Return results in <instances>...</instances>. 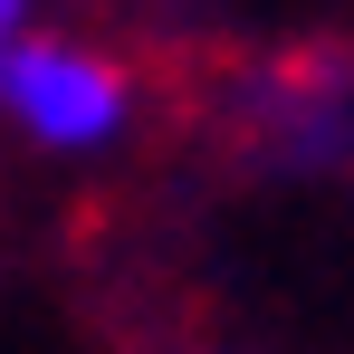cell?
Masks as SVG:
<instances>
[{"mask_svg": "<svg viewBox=\"0 0 354 354\" xmlns=\"http://www.w3.org/2000/svg\"><path fill=\"white\" fill-rule=\"evenodd\" d=\"M0 39H29V0H0Z\"/></svg>", "mask_w": 354, "mask_h": 354, "instance_id": "2", "label": "cell"}, {"mask_svg": "<svg viewBox=\"0 0 354 354\" xmlns=\"http://www.w3.org/2000/svg\"><path fill=\"white\" fill-rule=\"evenodd\" d=\"M0 115L39 153H106L134 115V86L115 58H96L77 39H19L0 67Z\"/></svg>", "mask_w": 354, "mask_h": 354, "instance_id": "1", "label": "cell"}, {"mask_svg": "<svg viewBox=\"0 0 354 354\" xmlns=\"http://www.w3.org/2000/svg\"><path fill=\"white\" fill-rule=\"evenodd\" d=\"M10 48H19V39H0V67H10Z\"/></svg>", "mask_w": 354, "mask_h": 354, "instance_id": "3", "label": "cell"}]
</instances>
